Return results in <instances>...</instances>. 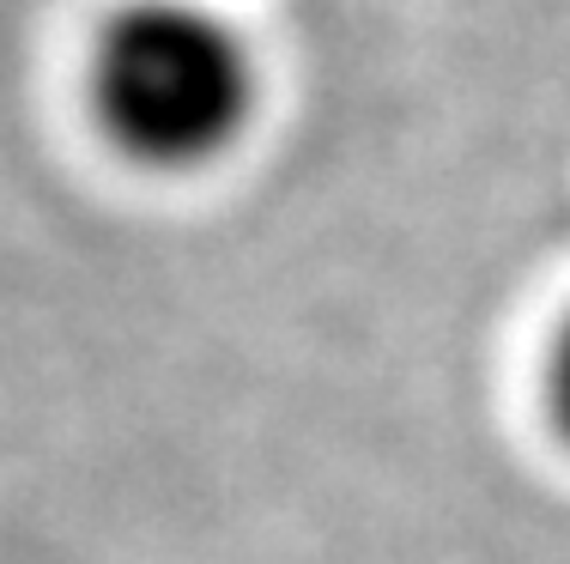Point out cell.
<instances>
[{"label": "cell", "mask_w": 570, "mask_h": 564, "mask_svg": "<svg viewBox=\"0 0 570 564\" xmlns=\"http://www.w3.org/2000/svg\"><path fill=\"white\" fill-rule=\"evenodd\" d=\"M91 110L121 158L200 170L255 116V56L200 0H134L98 31Z\"/></svg>", "instance_id": "obj_1"}, {"label": "cell", "mask_w": 570, "mask_h": 564, "mask_svg": "<svg viewBox=\"0 0 570 564\" xmlns=\"http://www.w3.org/2000/svg\"><path fill=\"white\" fill-rule=\"evenodd\" d=\"M552 413H559V432L570 437V328L559 334V353H552Z\"/></svg>", "instance_id": "obj_2"}]
</instances>
